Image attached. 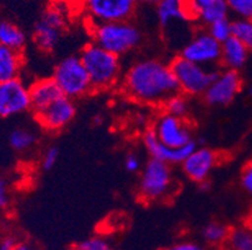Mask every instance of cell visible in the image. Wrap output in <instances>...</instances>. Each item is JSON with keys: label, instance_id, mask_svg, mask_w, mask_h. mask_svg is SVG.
Wrapping results in <instances>:
<instances>
[{"label": "cell", "instance_id": "obj_1", "mask_svg": "<svg viewBox=\"0 0 252 250\" xmlns=\"http://www.w3.org/2000/svg\"><path fill=\"white\" fill-rule=\"evenodd\" d=\"M119 88L128 99L157 108L180 91L169 61L161 58H142L133 61L125 70Z\"/></svg>", "mask_w": 252, "mask_h": 250}, {"label": "cell", "instance_id": "obj_2", "mask_svg": "<svg viewBox=\"0 0 252 250\" xmlns=\"http://www.w3.org/2000/svg\"><path fill=\"white\" fill-rule=\"evenodd\" d=\"M79 58L88 73L93 93H104L121 85L125 74L122 58L92 41L82 48Z\"/></svg>", "mask_w": 252, "mask_h": 250}, {"label": "cell", "instance_id": "obj_3", "mask_svg": "<svg viewBox=\"0 0 252 250\" xmlns=\"http://www.w3.org/2000/svg\"><path fill=\"white\" fill-rule=\"evenodd\" d=\"M89 33L92 36V43L119 58L136 52L144 39L142 30L132 20L91 24Z\"/></svg>", "mask_w": 252, "mask_h": 250}, {"label": "cell", "instance_id": "obj_4", "mask_svg": "<svg viewBox=\"0 0 252 250\" xmlns=\"http://www.w3.org/2000/svg\"><path fill=\"white\" fill-rule=\"evenodd\" d=\"M178 189L172 165L150 159L141 170L137 187V196L143 204L167 201Z\"/></svg>", "mask_w": 252, "mask_h": 250}, {"label": "cell", "instance_id": "obj_5", "mask_svg": "<svg viewBox=\"0 0 252 250\" xmlns=\"http://www.w3.org/2000/svg\"><path fill=\"white\" fill-rule=\"evenodd\" d=\"M52 78L62 94L74 102L93 94L88 73L79 55H69L61 59L53 69Z\"/></svg>", "mask_w": 252, "mask_h": 250}, {"label": "cell", "instance_id": "obj_6", "mask_svg": "<svg viewBox=\"0 0 252 250\" xmlns=\"http://www.w3.org/2000/svg\"><path fill=\"white\" fill-rule=\"evenodd\" d=\"M169 66L175 75L180 93L185 94L189 98H194V96L202 98L220 69L205 68L189 60H186L181 55H176L175 58L169 61Z\"/></svg>", "mask_w": 252, "mask_h": 250}, {"label": "cell", "instance_id": "obj_7", "mask_svg": "<svg viewBox=\"0 0 252 250\" xmlns=\"http://www.w3.org/2000/svg\"><path fill=\"white\" fill-rule=\"evenodd\" d=\"M150 128L158 140L168 148L178 149L196 141L193 123L189 118H178L161 110Z\"/></svg>", "mask_w": 252, "mask_h": 250}, {"label": "cell", "instance_id": "obj_8", "mask_svg": "<svg viewBox=\"0 0 252 250\" xmlns=\"http://www.w3.org/2000/svg\"><path fill=\"white\" fill-rule=\"evenodd\" d=\"M65 29L67 20L61 9L57 6L45 9L34 25L32 34L34 45L43 54H52L58 48Z\"/></svg>", "mask_w": 252, "mask_h": 250}, {"label": "cell", "instance_id": "obj_9", "mask_svg": "<svg viewBox=\"0 0 252 250\" xmlns=\"http://www.w3.org/2000/svg\"><path fill=\"white\" fill-rule=\"evenodd\" d=\"M136 0H83L91 24L130 22L137 11Z\"/></svg>", "mask_w": 252, "mask_h": 250}, {"label": "cell", "instance_id": "obj_10", "mask_svg": "<svg viewBox=\"0 0 252 250\" xmlns=\"http://www.w3.org/2000/svg\"><path fill=\"white\" fill-rule=\"evenodd\" d=\"M178 55L205 68L216 69L221 61V44L202 29L186 41Z\"/></svg>", "mask_w": 252, "mask_h": 250}, {"label": "cell", "instance_id": "obj_11", "mask_svg": "<svg viewBox=\"0 0 252 250\" xmlns=\"http://www.w3.org/2000/svg\"><path fill=\"white\" fill-rule=\"evenodd\" d=\"M242 86L244 82L240 72L220 68L202 99L210 107H226L236 99Z\"/></svg>", "mask_w": 252, "mask_h": 250}, {"label": "cell", "instance_id": "obj_12", "mask_svg": "<svg viewBox=\"0 0 252 250\" xmlns=\"http://www.w3.org/2000/svg\"><path fill=\"white\" fill-rule=\"evenodd\" d=\"M39 127L50 134H57L67 129L77 115V105L74 100L62 95L59 99L39 113L33 114Z\"/></svg>", "mask_w": 252, "mask_h": 250}, {"label": "cell", "instance_id": "obj_13", "mask_svg": "<svg viewBox=\"0 0 252 250\" xmlns=\"http://www.w3.org/2000/svg\"><path fill=\"white\" fill-rule=\"evenodd\" d=\"M32 108L29 85L22 78L0 83V118H11L29 111Z\"/></svg>", "mask_w": 252, "mask_h": 250}, {"label": "cell", "instance_id": "obj_14", "mask_svg": "<svg viewBox=\"0 0 252 250\" xmlns=\"http://www.w3.org/2000/svg\"><path fill=\"white\" fill-rule=\"evenodd\" d=\"M220 159L221 157L216 150L207 146L197 145L181 164V169L186 178L200 185L208 182L212 171L220 164Z\"/></svg>", "mask_w": 252, "mask_h": 250}, {"label": "cell", "instance_id": "obj_15", "mask_svg": "<svg viewBox=\"0 0 252 250\" xmlns=\"http://www.w3.org/2000/svg\"><path fill=\"white\" fill-rule=\"evenodd\" d=\"M142 144H143L144 149H146L148 154H150L151 159L159 160V162L167 163V164L169 165L182 164L186 160V158L189 157L192 151H193V149L198 145L196 140L194 143L182 146V148H168V146L164 145L163 143H161V141L158 140L157 137L153 134V132L151 130L150 127L144 130L143 135H142Z\"/></svg>", "mask_w": 252, "mask_h": 250}, {"label": "cell", "instance_id": "obj_16", "mask_svg": "<svg viewBox=\"0 0 252 250\" xmlns=\"http://www.w3.org/2000/svg\"><path fill=\"white\" fill-rule=\"evenodd\" d=\"M31 94V110L33 114L39 113L59 99L63 94L52 77L39 78L29 84Z\"/></svg>", "mask_w": 252, "mask_h": 250}, {"label": "cell", "instance_id": "obj_17", "mask_svg": "<svg viewBox=\"0 0 252 250\" xmlns=\"http://www.w3.org/2000/svg\"><path fill=\"white\" fill-rule=\"evenodd\" d=\"M250 50L242 44L241 41L231 36L230 39L221 44V61L220 66L222 69L240 72L249 60Z\"/></svg>", "mask_w": 252, "mask_h": 250}, {"label": "cell", "instance_id": "obj_18", "mask_svg": "<svg viewBox=\"0 0 252 250\" xmlns=\"http://www.w3.org/2000/svg\"><path fill=\"white\" fill-rule=\"evenodd\" d=\"M197 11V22L207 28L222 19H227L230 9L226 0H191Z\"/></svg>", "mask_w": 252, "mask_h": 250}, {"label": "cell", "instance_id": "obj_19", "mask_svg": "<svg viewBox=\"0 0 252 250\" xmlns=\"http://www.w3.org/2000/svg\"><path fill=\"white\" fill-rule=\"evenodd\" d=\"M158 23L163 30H168L171 25L189 23L185 8V0H161L157 4Z\"/></svg>", "mask_w": 252, "mask_h": 250}, {"label": "cell", "instance_id": "obj_20", "mask_svg": "<svg viewBox=\"0 0 252 250\" xmlns=\"http://www.w3.org/2000/svg\"><path fill=\"white\" fill-rule=\"evenodd\" d=\"M24 66V54L0 44V83L20 78Z\"/></svg>", "mask_w": 252, "mask_h": 250}, {"label": "cell", "instance_id": "obj_21", "mask_svg": "<svg viewBox=\"0 0 252 250\" xmlns=\"http://www.w3.org/2000/svg\"><path fill=\"white\" fill-rule=\"evenodd\" d=\"M0 44L14 52L23 53L27 47V35L24 30L10 20H0Z\"/></svg>", "mask_w": 252, "mask_h": 250}, {"label": "cell", "instance_id": "obj_22", "mask_svg": "<svg viewBox=\"0 0 252 250\" xmlns=\"http://www.w3.org/2000/svg\"><path fill=\"white\" fill-rule=\"evenodd\" d=\"M230 226L221 222H210L201 230V237L203 242L210 247H223L227 243Z\"/></svg>", "mask_w": 252, "mask_h": 250}, {"label": "cell", "instance_id": "obj_23", "mask_svg": "<svg viewBox=\"0 0 252 250\" xmlns=\"http://www.w3.org/2000/svg\"><path fill=\"white\" fill-rule=\"evenodd\" d=\"M227 250H252V225L244 224L230 228Z\"/></svg>", "mask_w": 252, "mask_h": 250}, {"label": "cell", "instance_id": "obj_24", "mask_svg": "<svg viewBox=\"0 0 252 250\" xmlns=\"http://www.w3.org/2000/svg\"><path fill=\"white\" fill-rule=\"evenodd\" d=\"M38 143V135L31 129L17 128L9 135V144L11 149L18 153H27Z\"/></svg>", "mask_w": 252, "mask_h": 250}, {"label": "cell", "instance_id": "obj_25", "mask_svg": "<svg viewBox=\"0 0 252 250\" xmlns=\"http://www.w3.org/2000/svg\"><path fill=\"white\" fill-rule=\"evenodd\" d=\"M159 109L164 111V113L171 114L173 116L187 119L189 118V110H191V103H189V96H186L185 94L178 91L175 95L169 96Z\"/></svg>", "mask_w": 252, "mask_h": 250}, {"label": "cell", "instance_id": "obj_26", "mask_svg": "<svg viewBox=\"0 0 252 250\" xmlns=\"http://www.w3.org/2000/svg\"><path fill=\"white\" fill-rule=\"evenodd\" d=\"M232 36L252 52V20L237 18L232 22Z\"/></svg>", "mask_w": 252, "mask_h": 250}, {"label": "cell", "instance_id": "obj_27", "mask_svg": "<svg viewBox=\"0 0 252 250\" xmlns=\"http://www.w3.org/2000/svg\"><path fill=\"white\" fill-rule=\"evenodd\" d=\"M206 30L215 40H217L220 44H222V43H224L227 39L232 36V22L228 18L227 19L219 20V22L214 23V24L208 25L206 28Z\"/></svg>", "mask_w": 252, "mask_h": 250}, {"label": "cell", "instance_id": "obj_28", "mask_svg": "<svg viewBox=\"0 0 252 250\" xmlns=\"http://www.w3.org/2000/svg\"><path fill=\"white\" fill-rule=\"evenodd\" d=\"M73 250H114L113 245L107 238L94 235L78 242L73 245Z\"/></svg>", "mask_w": 252, "mask_h": 250}, {"label": "cell", "instance_id": "obj_29", "mask_svg": "<svg viewBox=\"0 0 252 250\" xmlns=\"http://www.w3.org/2000/svg\"><path fill=\"white\" fill-rule=\"evenodd\" d=\"M230 13L238 18L252 20V0H226Z\"/></svg>", "mask_w": 252, "mask_h": 250}, {"label": "cell", "instance_id": "obj_30", "mask_svg": "<svg viewBox=\"0 0 252 250\" xmlns=\"http://www.w3.org/2000/svg\"><path fill=\"white\" fill-rule=\"evenodd\" d=\"M59 155H61V151L57 145H49L44 150L42 155V159H40V168L44 171L52 170L56 164L59 160Z\"/></svg>", "mask_w": 252, "mask_h": 250}, {"label": "cell", "instance_id": "obj_31", "mask_svg": "<svg viewBox=\"0 0 252 250\" xmlns=\"http://www.w3.org/2000/svg\"><path fill=\"white\" fill-rule=\"evenodd\" d=\"M240 183H241L242 189L250 196H252V159L249 160L244 165V169L241 171V178H240Z\"/></svg>", "mask_w": 252, "mask_h": 250}, {"label": "cell", "instance_id": "obj_32", "mask_svg": "<svg viewBox=\"0 0 252 250\" xmlns=\"http://www.w3.org/2000/svg\"><path fill=\"white\" fill-rule=\"evenodd\" d=\"M11 203L10 196V189H9V184L5 179L0 178V210L5 212L9 209Z\"/></svg>", "mask_w": 252, "mask_h": 250}, {"label": "cell", "instance_id": "obj_33", "mask_svg": "<svg viewBox=\"0 0 252 250\" xmlns=\"http://www.w3.org/2000/svg\"><path fill=\"white\" fill-rule=\"evenodd\" d=\"M162 250H206V248L202 244H200V243L194 242V240L186 239L173 243V244H171L169 247L164 248Z\"/></svg>", "mask_w": 252, "mask_h": 250}, {"label": "cell", "instance_id": "obj_34", "mask_svg": "<svg viewBox=\"0 0 252 250\" xmlns=\"http://www.w3.org/2000/svg\"><path fill=\"white\" fill-rule=\"evenodd\" d=\"M125 168L130 174L141 171L143 167H142V160L139 158V155L136 154V153H129V154H127V157L125 159Z\"/></svg>", "mask_w": 252, "mask_h": 250}, {"label": "cell", "instance_id": "obj_35", "mask_svg": "<svg viewBox=\"0 0 252 250\" xmlns=\"http://www.w3.org/2000/svg\"><path fill=\"white\" fill-rule=\"evenodd\" d=\"M18 243L19 240L15 235H11V234L4 235L3 238H0V250H14Z\"/></svg>", "mask_w": 252, "mask_h": 250}, {"label": "cell", "instance_id": "obj_36", "mask_svg": "<svg viewBox=\"0 0 252 250\" xmlns=\"http://www.w3.org/2000/svg\"><path fill=\"white\" fill-rule=\"evenodd\" d=\"M14 250H38V248L29 242H19Z\"/></svg>", "mask_w": 252, "mask_h": 250}, {"label": "cell", "instance_id": "obj_37", "mask_svg": "<svg viewBox=\"0 0 252 250\" xmlns=\"http://www.w3.org/2000/svg\"><path fill=\"white\" fill-rule=\"evenodd\" d=\"M161 0H136L137 4H147V5H157Z\"/></svg>", "mask_w": 252, "mask_h": 250}, {"label": "cell", "instance_id": "obj_38", "mask_svg": "<svg viewBox=\"0 0 252 250\" xmlns=\"http://www.w3.org/2000/svg\"><path fill=\"white\" fill-rule=\"evenodd\" d=\"M247 93H249V96H250V98H251V99H252V85L250 86L249 90H247Z\"/></svg>", "mask_w": 252, "mask_h": 250}]
</instances>
